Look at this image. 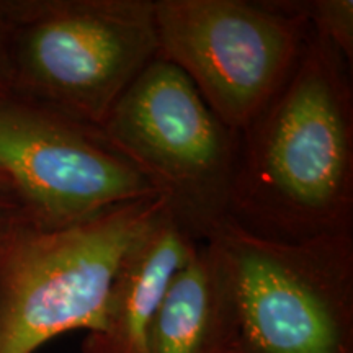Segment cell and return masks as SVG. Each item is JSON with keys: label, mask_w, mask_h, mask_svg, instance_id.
<instances>
[{"label": "cell", "mask_w": 353, "mask_h": 353, "mask_svg": "<svg viewBox=\"0 0 353 353\" xmlns=\"http://www.w3.org/2000/svg\"><path fill=\"white\" fill-rule=\"evenodd\" d=\"M228 221L283 242L353 232L352 65L316 33L239 131Z\"/></svg>", "instance_id": "6da1fadb"}, {"label": "cell", "mask_w": 353, "mask_h": 353, "mask_svg": "<svg viewBox=\"0 0 353 353\" xmlns=\"http://www.w3.org/2000/svg\"><path fill=\"white\" fill-rule=\"evenodd\" d=\"M13 94L99 128L159 57L154 0H0Z\"/></svg>", "instance_id": "7a4b0ae2"}, {"label": "cell", "mask_w": 353, "mask_h": 353, "mask_svg": "<svg viewBox=\"0 0 353 353\" xmlns=\"http://www.w3.org/2000/svg\"><path fill=\"white\" fill-rule=\"evenodd\" d=\"M99 130L192 239L203 244L226 223L239 132L211 112L176 65L154 59Z\"/></svg>", "instance_id": "3957f363"}, {"label": "cell", "mask_w": 353, "mask_h": 353, "mask_svg": "<svg viewBox=\"0 0 353 353\" xmlns=\"http://www.w3.org/2000/svg\"><path fill=\"white\" fill-rule=\"evenodd\" d=\"M165 208L162 196L72 226L23 228L0 244V353H34L101 325L118 263Z\"/></svg>", "instance_id": "277c9868"}, {"label": "cell", "mask_w": 353, "mask_h": 353, "mask_svg": "<svg viewBox=\"0 0 353 353\" xmlns=\"http://www.w3.org/2000/svg\"><path fill=\"white\" fill-rule=\"evenodd\" d=\"M211 239L236 285L239 353H353V232L283 242L226 221Z\"/></svg>", "instance_id": "5b68a950"}, {"label": "cell", "mask_w": 353, "mask_h": 353, "mask_svg": "<svg viewBox=\"0 0 353 353\" xmlns=\"http://www.w3.org/2000/svg\"><path fill=\"white\" fill-rule=\"evenodd\" d=\"M159 56L242 131L288 81L311 28L299 0H154Z\"/></svg>", "instance_id": "8992f818"}, {"label": "cell", "mask_w": 353, "mask_h": 353, "mask_svg": "<svg viewBox=\"0 0 353 353\" xmlns=\"http://www.w3.org/2000/svg\"><path fill=\"white\" fill-rule=\"evenodd\" d=\"M0 180L41 229L161 196L99 128L15 94L0 99Z\"/></svg>", "instance_id": "52a82bcc"}, {"label": "cell", "mask_w": 353, "mask_h": 353, "mask_svg": "<svg viewBox=\"0 0 353 353\" xmlns=\"http://www.w3.org/2000/svg\"><path fill=\"white\" fill-rule=\"evenodd\" d=\"M198 245L165 206L123 254L103 321L83 335L81 353H148L149 332L165 291Z\"/></svg>", "instance_id": "ba28073f"}, {"label": "cell", "mask_w": 353, "mask_h": 353, "mask_svg": "<svg viewBox=\"0 0 353 353\" xmlns=\"http://www.w3.org/2000/svg\"><path fill=\"white\" fill-rule=\"evenodd\" d=\"M239 342L231 267L210 239L172 278L151 325L148 353H239Z\"/></svg>", "instance_id": "9c48e42d"}, {"label": "cell", "mask_w": 353, "mask_h": 353, "mask_svg": "<svg viewBox=\"0 0 353 353\" xmlns=\"http://www.w3.org/2000/svg\"><path fill=\"white\" fill-rule=\"evenodd\" d=\"M299 8L309 28L324 38L353 63V2L352 0H299Z\"/></svg>", "instance_id": "30bf717a"}, {"label": "cell", "mask_w": 353, "mask_h": 353, "mask_svg": "<svg viewBox=\"0 0 353 353\" xmlns=\"http://www.w3.org/2000/svg\"><path fill=\"white\" fill-rule=\"evenodd\" d=\"M32 226L20 203L10 193L0 190V244L23 228Z\"/></svg>", "instance_id": "8fae6325"}, {"label": "cell", "mask_w": 353, "mask_h": 353, "mask_svg": "<svg viewBox=\"0 0 353 353\" xmlns=\"http://www.w3.org/2000/svg\"><path fill=\"white\" fill-rule=\"evenodd\" d=\"M13 94L10 41H8V28L0 12V99Z\"/></svg>", "instance_id": "7c38bea8"}, {"label": "cell", "mask_w": 353, "mask_h": 353, "mask_svg": "<svg viewBox=\"0 0 353 353\" xmlns=\"http://www.w3.org/2000/svg\"><path fill=\"white\" fill-rule=\"evenodd\" d=\"M0 190H3V192H7L6 188H3V183H2V180H0ZM8 193V192H7Z\"/></svg>", "instance_id": "4fadbf2b"}]
</instances>
